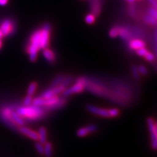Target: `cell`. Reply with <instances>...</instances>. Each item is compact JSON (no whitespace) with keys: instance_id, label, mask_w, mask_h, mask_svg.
Masks as SVG:
<instances>
[{"instance_id":"1","label":"cell","mask_w":157,"mask_h":157,"mask_svg":"<svg viewBox=\"0 0 157 157\" xmlns=\"http://www.w3.org/2000/svg\"><path fill=\"white\" fill-rule=\"evenodd\" d=\"M16 112L22 118L32 121L41 119L47 114V111L44 107L35 106L33 105L19 107L17 109Z\"/></svg>"},{"instance_id":"2","label":"cell","mask_w":157,"mask_h":157,"mask_svg":"<svg viewBox=\"0 0 157 157\" xmlns=\"http://www.w3.org/2000/svg\"><path fill=\"white\" fill-rule=\"evenodd\" d=\"M41 29L33 33L30 38V43L27 47V52L29 55V60L35 62L37 59V55L41 50Z\"/></svg>"},{"instance_id":"3","label":"cell","mask_w":157,"mask_h":157,"mask_svg":"<svg viewBox=\"0 0 157 157\" xmlns=\"http://www.w3.org/2000/svg\"><path fill=\"white\" fill-rule=\"evenodd\" d=\"M86 109L91 113L105 118H116L120 115V111L117 109H103V108L97 107L91 104L87 105Z\"/></svg>"},{"instance_id":"4","label":"cell","mask_w":157,"mask_h":157,"mask_svg":"<svg viewBox=\"0 0 157 157\" xmlns=\"http://www.w3.org/2000/svg\"><path fill=\"white\" fill-rule=\"evenodd\" d=\"M86 88V78L79 77L76 79V83L71 87H68L63 91V96L68 97V96L77 94L83 92Z\"/></svg>"},{"instance_id":"5","label":"cell","mask_w":157,"mask_h":157,"mask_svg":"<svg viewBox=\"0 0 157 157\" xmlns=\"http://www.w3.org/2000/svg\"><path fill=\"white\" fill-rule=\"evenodd\" d=\"M15 30H16V24L11 19L4 20L0 25V31H2L4 36L13 34Z\"/></svg>"},{"instance_id":"6","label":"cell","mask_w":157,"mask_h":157,"mask_svg":"<svg viewBox=\"0 0 157 157\" xmlns=\"http://www.w3.org/2000/svg\"><path fill=\"white\" fill-rule=\"evenodd\" d=\"M51 26L49 23H46L41 29V48H48L50 44Z\"/></svg>"},{"instance_id":"7","label":"cell","mask_w":157,"mask_h":157,"mask_svg":"<svg viewBox=\"0 0 157 157\" xmlns=\"http://www.w3.org/2000/svg\"><path fill=\"white\" fill-rule=\"evenodd\" d=\"M98 127L95 124H90L84 127H81L76 131V135L79 137H83L89 135L90 133H93L97 131Z\"/></svg>"},{"instance_id":"8","label":"cell","mask_w":157,"mask_h":157,"mask_svg":"<svg viewBox=\"0 0 157 157\" xmlns=\"http://www.w3.org/2000/svg\"><path fill=\"white\" fill-rule=\"evenodd\" d=\"M18 131L21 134L25 135V136L29 137V138L31 139V140L38 141L39 137H38V133L36 131L33 130L30 128H28V127H20L18 129Z\"/></svg>"},{"instance_id":"9","label":"cell","mask_w":157,"mask_h":157,"mask_svg":"<svg viewBox=\"0 0 157 157\" xmlns=\"http://www.w3.org/2000/svg\"><path fill=\"white\" fill-rule=\"evenodd\" d=\"M129 48L132 49V50H137L140 48H145V46H146V43L143 42V40H141V39H131V40L129 41Z\"/></svg>"},{"instance_id":"10","label":"cell","mask_w":157,"mask_h":157,"mask_svg":"<svg viewBox=\"0 0 157 157\" xmlns=\"http://www.w3.org/2000/svg\"><path fill=\"white\" fill-rule=\"evenodd\" d=\"M66 103H67V100L66 98H59L58 101L56 102V103H54L53 105H50V106L48 107H44V109L48 110V111H52V110H57L58 109H60V108L63 107L65 105H66Z\"/></svg>"},{"instance_id":"11","label":"cell","mask_w":157,"mask_h":157,"mask_svg":"<svg viewBox=\"0 0 157 157\" xmlns=\"http://www.w3.org/2000/svg\"><path fill=\"white\" fill-rule=\"evenodd\" d=\"M11 119L12 121H13V123H14L16 126L22 127L25 124V121L24 119H23V118L21 117L16 111H12Z\"/></svg>"},{"instance_id":"12","label":"cell","mask_w":157,"mask_h":157,"mask_svg":"<svg viewBox=\"0 0 157 157\" xmlns=\"http://www.w3.org/2000/svg\"><path fill=\"white\" fill-rule=\"evenodd\" d=\"M37 133H38L39 142L44 145L48 141V131H47V129L44 127H41L39 129Z\"/></svg>"},{"instance_id":"13","label":"cell","mask_w":157,"mask_h":157,"mask_svg":"<svg viewBox=\"0 0 157 157\" xmlns=\"http://www.w3.org/2000/svg\"><path fill=\"white\" fill-rule=\"evenodd\" d=\"M43 56H44V58L50 63H54L56 60V54L53 51L50 50V49L45 48L43 51Z\"/></svg>"},{"instance_id":"14","label":"cell","mask_w":157,"mask_h":157,"mask_svg":"<svg viewBox=\"0 0 157 157\" xmlns=\"http://www.w3.org/2000/svg\"><path fill=\"white\" fill-rule=\"evenodd\" d=\"M90 6H91V10L93 15L96 16L99 14L101 8L100 0H90Z\"/></svg>"},{"instance_id":"15","label":"cell","mask_w":157,"mask_h":157,"mask_svg":"<svg viewBox=\"0 0 157 157\" xmlns=\"http://www.w3.org/2000/svg\"><path fill=\"white\" fill-rule=\"evenodd\" d=\"M147 124H148V127L150 132L151 135H157V129H156V125L155 124V121L151 117H148L147 119Z\"/></svg>"},{"instance_id":"16","label":"cell","mask_w":157,"mask_h":157,"mask_svg":"<svg viewBox=\"0 0 157 157\" xmlns=\"http://www.w3.org/2000/svg\"><path fill=\"white\" fill-rule=\"evenodd\" d=\"M45 157H52V145L50 142L47 141L44 144V154Z\"/></svg>"},{"instance_id":"17","label":"cell","mask_w":157,"mask_h":157,"mask_svg":"<svg viewBox=\"0 0 157 157\" xmlns=\"http://www.w3.org/2000/svg\"><path fill=\"white\" fill-rule=\"evenodd\" d=\"M64 78H65V76H64V75H63V74H60V75L57 76L53 80H52V82H51V84L50 85V88H53V87H58V86L60 85L63 82V81Z\"/></svg>"},{"instance_id":"18","label":"cell","mask_w":157,"mask_h":157,"mask_svg":"<svg viewBox=\"0 0 157 157\" xmlns=\"http://www.w3.org/2000/svg\"><path fill=\"white\" fill-rule=\"evenodd\" d=\"M37 87H38V85H37L36 82H31V83L29 85L28 90H27V95L31 96L34 95L35 94V92H36V90L37 89Z\"/></svg>"},{"instance_id":"19","label":"cell","mask_w":157,"mask_h":157,"mask_svg":"<svg viewBox=\"0 0 157 157\" xmlns=\"http://www.w3.org/2000/svg\"><path fill=\"white\" fill-rule=\"evenodd\" d=\"M72 82H73V77L71 76H66V77L64 78L63 81L60 85H62L65 88H67L68 87H69V85L71 84Z\"/></svg>"},{"instance_id":"20","label":"cell","mask_w":157,"mask_h":157,"mask_svg":"<svg viewBox=\"0 0 157 157\" xmlns=\"http://www.w3.org/2000/svg\"><path fill=\"white\" fill-rule=\"evenodd\" d=\"M144 21H146L147 23H148V24H151V25H155L156 23V19L154 18V17H153L152 16H151V15H149L148 14L146 15V16L144 17Z\"/></svg>"},{"instance_id":"21","label":"cell","mask_w":157,"mask_h":157,"mask_svg":"<svg viewBox=\"0 0 157 157\" xmlns=\"http://www.w3.org/2000/svg\"><path fill=\"white\" fill-rule=\"evenodd\" d=\"M33 96L27 95L23 99V105L24 106H29V105H32Z\"/></svg>"},{"instance_id":"22","label":"cell","mask_w":157,"mask_h":157,"mask_svg":"<svg viewBox=\"0 0 157 157\" xmlns=\"http://www.w3.org/2000/svg\"><path fill=\"white\" fill-rule=\"evenodd\" d=\"M35 148H36L37 152H38L39 154H44V145L39 142H36L35 143Z\"/></svg>"},{"instance_id":"23","label":"cell","mask_w":157,"mask_h":157,"mask_svg":"<svg viewBox=\"0 0 157 157\" xmlns=\"http://www.w3.org/2000/svg\"><path fill=\"white\" fill-rule=\"evenodd\" d=\"M119 26H115L111 29L109 35L111 37H116L119 36Z\"/></svg>"},{"instance_id":"24","label":"cell","mask_w":157,"mask_h":157,"mask_svg":"<svg viewBox=\"0 0 157 157\" xmlns=\"http://www.w3.org/2000/svg\"><path fill=\"white\" fill-rule=\"evenodd\" d=\"M85 21L88 24H93L95 21V15L93 14H88L85 17Z\"/></svg>"},{"instance_id":"25","label":"cell","mask_w":157,"mask_h":157,"mask_svg":"<svg viewBox=\"0 0 157 157\" xmlns=\"http://www.w3.org/2000/svg\"><path fill=\"white\" fill-rule=\"evenodd\" d=\"M148 14L151 16H152L153 17L156 19L157 17V12H156V7H149L148 10Z\"/></svg>"},{"instance_id":"26","label":"cell","mask_w":157,"mask_h":157,"mask_svg":"<svg viewBox=\"0 0 157 157\" xmlns=\"http://www.w3.org/2000/svg\"><path fill=\"white\" fill-rule=\"evenodd\" d=\"M137 70H138L139 73L140 74H142V75H144L146 76L148 74V69H147L146 67H145L144 66H140L137 67Z\"/></svg>"},{"instance_id":"27","label":"cell","mask_w":157,"mask_h":157,"mask_svg":"<svg viewBox=\"0 0 157 157\" xmlns=\"http://www.w3.org/2000/svg\"><path fill=\"white\" fill-rule=\"evenodd\" d=\"M132 75L134 76V78L136 80H138L140 78V73H139L138 70H137V67L136 66H133L132 68Z\"/></svg>"},{"instance_id":"28","label":"cell","mask_w":157,"mask_h":157,"mask_svg":"<svg viewBox=\"0 0 157 157\" xmlns=\"http://www.w3.org/2000/svg\"><path fill=\"white\" fill-rule=\"evenodd\" d=\"M148 52V50H146V49L145 48H140V49H139V50H136L137 54L138 55V56H141V57H143V58H144V56H146V55L147 54V52Z\"/></svg>"},{"instance_id":"29","label":"cell","mask_w":157,"mask_h":157,"mask_svg":"<svg viewBox=\"0 0 157 157\" xmlns=\"http://www.w3.org/2000/svg\"><path fill=\"white\" fill-rule=\"evenodd\" d=\"M144 58L146 59V60H148V61L152 62V61H154V60L155 56H154V54L151 53V52H147V54L146 55V56H144Z\"/></svg>"},{"instance_id":"30","label":"cell","mask_w":157,"mask_h":157,"mask_svg":"<svg viewBox=\"0 0 157 157\" xmlns=\"http://www.w3.org/2000/svg\"><path fill=\"white\" fill-rule=\"evenodd\" d=\"M148 2L153 7H156V0H148Z\"/></svg>"},{"instance_id":"31","label":"cell","mask_w":157,"mask_h":157,"mask_svg":"<svg viewBox=\"0 0 157 157\" xmlns=\"http://www.w3.org/2000/svg\"><path fill=\"white\" fill-rule=\"evenodd\" d=\"M8 2L9 0H0V6H5Z\"/></svg>"},{"instance_id":"32","label":"cell","mask_w":157,"mask_h":157,"mask_svg":"<svg viewBox=\"0 0 157 157\" xmlns=\"http://www.w3.org/2000/svg\"><path fill=\"white\" fill-rule=\"evenodd\" d=\"M4 36V35H3V34L2 33V31H0V39H1L2 38V37Z\"/></svg>"},{"instance_id":"33","label":"cell","mask_w":157,"mask_h":157,"mask_svg":"<svg viewBox=\"0 0 157 157\" xmlns=\"http://www.w3.org/2000/svg\"><path fill=\"white\" fill-rule=\"evenodd\" d=\"M2 46V40H1V39H0V50H1Z\"/></svg>"},{"instance_id":"34","label":"cell","mask_w":157,"mask_h":157,"mask_svg":"<svg viewBox=\"0 0 157 157\" xmlns=\"http://www.w3.org/2000/svg\"><path fill=\"white\" fill-rule=\"evenodd\" d=\"M127 1L129 2H130V3H132V2H134L135 0H127Z\"/></svg>"}]
</instances>
